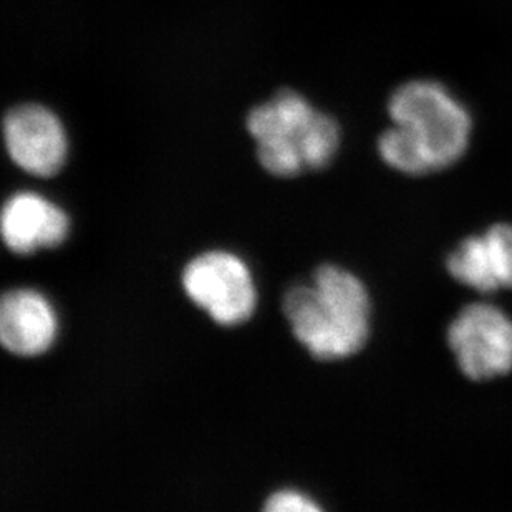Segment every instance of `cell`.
Returning <instances> with one entry per match:
<instances>
[{
  "label": "cell",
  "instance_id": "obj_5",
  "mask_svg": "<svg viewBox=\"0 0 512 512\" xmlns=\"http://www.w3.org/2000/svg\"><path fill=\"white\" fill-rule=\"evenodd\" d=\"M5 148L27 173L50 178L67 158V136L54 113L40 105H20L4 120Z\"/></svg>",
  "mask_w": 512,
  "mask_h": 512
},
{
  "label": "cell",
  "instance_id": "obj_10",
  "mask_svg": "<svg viewBox=\"0 0 512 512\" xmlns=\"http://www.w3.org/2000/svg\"><path fill=\"white\" fill-rule=\"evenodd\" d=\"M339 145L340 130L334 118L324 113H315L314 120L310 121L300 141L305 168L324 170L339 150Z\"/></svg>",
  "mask_w": 512,
  "mask_h": 512
},
{
  "label": "cell",
  "instance_id": "obj_2",
  "mask_svg": "<svg viewBox=\"0 0 512 512\" xmlns=\"http://www.w3.org/2000/svg\"><path fill=\"white\" fill-rule=\"evenodd\" d=\"M282 309L295 339L317 360L352 357L370 335L367 287L342 267H319L312 285L287 290Z\"/></svg>",
  "mask_w": 512,
  "mask_h": 512
},
{
  "label": "cell",
  "instance_id": "obj_8",
  "mask_svg": "<svg viewBox=\"0 0 512 512\" xmlns=\"http://www.w3.org/2000/svg\"><path fill=\"white\" fill-rule=\"evenodd\" d=\"M2 237L15 254H32L42 247L52 249L68 236L67 214L39 194L17 193L10 196L2 209Z\"/></svg>",
  "mask_w": 512,
  "mask_h": 512
},
{
  "label": "cell",
  "instance_id": "obj_4",
  "mask_svg": "<svg viewBox=\"0 0 512 512\" xmlns=\"http://www.w3.org/2000/svg\"><path fill=\"white\" fill-rule=\"evenodd\" d=\"M448 343L461 372L483 382L512 370V320L486 302L464 307L448 329Z\"/></svg>",
  "mask_w": 512,
  "mask_h": 512
},
{
  "label": "cell",
  "instance_id": "obj_7",
  "mask_svg": "<svg viewBox=\"0 0 512 512\" xmlns=\"http://www.w3.org/2000/svg\"><path fill=\"white\" fill-rule=\"evenodd\" d=\"M58 334L54 305L39 290L15 289L0 304V340L5 350L19 357L47 352Z\"/></svg>",
  "mask_w": 512,
  "mask_h": 512
},
{
  "label": "cell",
  "instance_id": "obj_3",
  "mask_svg": "<svg viewBox=\"0 0 512 512\" xmlns=\"http://www.w3.org/2000/svg\"><path fill=\"white\" fill-rule=\"evenodd\" d=\"M181 281L189 300L223 327L244 324L256 310L251 271L231 252L211 251L194 257L184 267Z\"/></svg>",
  "mask_w": 512,
  "mask_h": 512
},
{
  "label": "cell",
  "instance_id": "obj_11",
  "mask_svg": "<svg viewBox=\"0 0 512 512\" xmlns=\"http://www.w3.org/2000/svg\"><path fill=\"white\" fill-rule=\"evenodd\" d=\"M257 158L262 168L282 178H290L305 170L299 146L292 141L272 140L257 143Z\"/></svg>",
  "mask_w": 512,
  "mask_h": 512
},
{
  "label": "cell",
  "instance_id": "obj_6",
  "mask_svg": "<svg viewBox=\"0 0 512 512\" xmlns=\"http://www.w3.org/2000/svg\"><path fill=\"white\" fill-rule=\"evenodd\" d=\"M446 267L459 284L479 292L512 289V224H494L464 239L448 256Z\"/></svg>",
  "mask_w": 512,
  "mask_h": 512
},
{
  "label": "cell",
  "instance_id": "obj_12",
  "mask_svg": "<svg viewBox=\"0 0 512 512\" xmlns=\"http://www.w3.org/2000/svg\"><path fill=\"white\" fill-rule=\"evenodd\" d=\"M262 512H324L314 499L307 494L294 491V489H282L272 494L267 499Z\"/></svg>",
  "mask_w": 512,
  "mask_h": 512
},
{
  "label": "cell",
  "instance_id": "obj_9",
  "mask_svg": "<svg viewBox=\"0 0 512 512\" xmlns=\"http://www.w3.org/2000/svg\"><path fill=\"white\" fill-rule=\"evenodd\" d=\"M314 108L294 90H281L271 102L256 107L247 116V130L257 143L285 140L299 146L310 121L314 120ZM302 155V153H300Z\"/></svg>",
  "mask_w": 512,
  "mask_h": 512
},
{
  "label": "cell",
  "instance_id": "obj_1",
  "mask_svg": "<svg viewBox=\"0 0 512 512\" xmlns=\"http://www.w3.org/2000/svg\"><path fill=\"white\" fill-rule=\"evenodd\" d=\"M393 126L378 140V153L393 170L423 176L455 165L468 150L471 115L433 80L408 82L388 103Z\"/></svg>",
  "mask_w": 512,
  "mask_h": 512
}]
</instances>
